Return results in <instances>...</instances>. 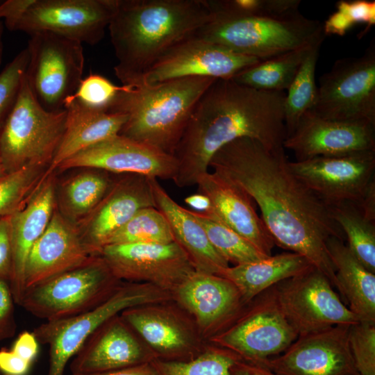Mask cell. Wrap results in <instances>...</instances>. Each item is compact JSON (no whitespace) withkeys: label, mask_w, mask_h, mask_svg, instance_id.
<instances>
[{"label":"cell","mask_w":375,"mask_h":375,"mask_svg":"<svg viewBox=\"0 0 375 375\" xmlns=\"http://www.w3.org/2000/svg\"><path fill=\"white\" fill-rule=\"evenodd\" d=\"M120 314L101 324L70 360L74 374H92L127 368L157 358Z\"/></svg>","instance_id":"obj_20"},{"label":"cell","mask_w":375,"mask_h":375,"mask_svg":"<svg viewBox=\"0 0 375 375\" xmlns=\"http://www.w3.org/2000/svg\"><path fill=\"white\" fill-rule=\"evenodd\" d=\"M194 35L260 60L323 42L325 38L322 24L301 13L283 18L212 15Z\"/></svg>","instance_id":"obj_5"},{"label":"cell","mask_w":375,"mask_h":375,"mask_svg":"<svg viewBox=\"0 0 375 375\" xmlns=\"http://www.w3.org/2000/svg\"><path fill=\"white\" fill-rule=\"evenodd\" d=\"M289 167L310 190L328 206L361 204L375 182V151L289 161Z\"/></svg>","instance_id":"obj_13"},{"label":"cell","mask_w":375,"mask_h":375,"mask_svg":"<svg viewBox=\"0 0 375 375\" xmlns=\"http://www.w3.org/2000/svg\"><path fill=\"white\" fill-rule=\"evenodd\" d=\"M69 375H160L153 361L121 369L92 374Z\"/></svg>","instance_id":"obj_49"},{"label":"cell","mask_w":375,"mask_h":375,"mask_svg":"<svg viewBox=\"0 0 375 375\" xmlns=\"http://www.w3.org/2000/svg\"><path fill=\"white\" fill-rule=\"evenodd\" d=\"M274 286L280 306L298 336L359 322L328 278L314 267Z\"/></svg>","instance_id":"obj_12"},{"label":"cell","mask_w":375,"mask_h":375,"mask_svg":"<svg viewBox=\"0 0 375 375\" xmlns=\"http://www.w3.org/2000/svg\"><path fill=\"white\" fill-rule=\"evenodd\" d=\"M64 133L46 176L67 159L103 140L119 134L127 115L88 107L76 99H67Z\"/></svg>","instance_id":"obj_28"},{"label":"cell","mask_w":375,"mask_h":375,"mask_svg":"<svg viewBox=\"0 0 375 375\" xmlns=\"http://www.w3.org/2000/svg\"><path fill=\"white\" fill-rule=\"evenodd\" d=\"M2 35H3V25H2L1 22H0V64L1 62L2 55H3Z\"/></svg>","instance_id":"obj_52"},{"label":"cell","mask_w":375,"mask_h":375,"mask_svg":"<svg viewBox=\"0 0 375 375\" xmlns=\"http://www.w3.org/2000/svg\"><path fill=\"white\" fill-rule=\"evenodd\" d=\"M0 375H8V374H3L2 372H0Z\"/></svg>","instance_id":"obj_54"},{"label":"cell","mask_w":375,"mask_h":375,"mask_svg":"<svg viewBox=\"0 0 375 375\" xmlns=\"http://www.w3.org/2000/svg\"><path fill=\"white\" fill-rule=\"evenodd\" d=\"M349 328L338 325L298 336L265 367L278 375H360L349 344Z\"/></svg>","instance_id":"obj_17"},{"label":"cell","mask_w":375,"mask_h":375,"mask_svg":"<svg viewBox=\"0 0 375 375\" xmlns=\"http://www.w3.org/2000/svg\"><path fill=\"white\" fill-rule=\"evenodd\" d=\"M25 74L15 104L0 131V159L7 174L50 165L65 131L66 110L43 108Z\"/></svg>","instance_id":"obj_6"},{"label":"cell","mask_w":375,"mask_h":375,"mask_svg":"<svg viewBox=\"0 0 375 375\" xmlns=\"http://www.w3.org/2000/svg\"><path fill=\"white\" fill-rule=\"evenodd\" d=\"M297 338L280 306L274 285L246 304L210 340L244 361L265 367L272 356L284 352Z\"/></svg>","instance_id":"obj_9"},{"label":"cell","mask_w":375,"mask_h":375,"mask_svg":"<svg viewBox=\"0 0 375 375\" xmlns=\"http://www.w3.org/2000/svg\"><path fill=\"white\" fill-rule=\"evenodd\" d=\"M197 185L199 192L207 196L211 203L210 212L203 214L221 222L265 255H272L274 241L246 192L210 171L198 179Z\"/></svg>","instance_id":"obj_22"},{"label":"cell","mask_w":375,"mask_h":375,"mask_svg":"<svg viewBox=\"0 0 375 375\" xmlns=\"http://www.w3.org/2000/svg\"><path fill=\"white\" fill-rule=\"evenodd\" d=\"M191 212L204 228L214 249L228 263L238 265L269 256L221 222L201 212L193 210Z\"/></svg>","instance_id":"obj_34"},{"label":"cell","mask_w":375,"mask_h":375,"mask_svg":"<svg viewBox=\"0 0 375 375\" xmlns=\"http://www.w3.org/2000/svg\"><path fill=\"white\" fill-rule=\"evenodd\" d=\"M215 80L191 77L124 85L108 112L127 115L119 135L173 156L195 106Z\"/></svg>","instance_id":"obj_4"},{"label":"cell","mask_w":375,"mask_h":375,"mask_svg":"<svg viewBox=\"0 0 375 375\" xmlns=\"http://www.w3.org/2000/svg\"><path fill=\"white\" fill-rule=\"evenodd\" d=\"M212 19L203 0H117L108 26L122 85L134 86L165 53Z\"/></svg>","instance_id":"obj_3"},{"label":"cell","mask_w":375,"mask_h":375,"mask_svg":"<svg viewBox=\"0 0 375 375\" xmlns=\"http://www.w3.org/2000/svg\"><path fill=\"white\" fill-rule=\"evenodd\" d=\"M122 281L99 256L25 290L21 306L35 317L52 321L83 313L104 301Z\"/></svg>","instance_id":"obj_8"},{"label":"cell","mask_w":375,"mask_h":375,"mask_svg":"<svg viewBox=\"0 0 375 375\" xmlns=\"http://www.w3.org/2000/svg\"><path fill=\"white\" fill-rule=\"evenodd\" d=\"M322 43L311 47L287 90L288 93H285L284 119L286 137L293 133L302 115L311 110L315 103L317 95L315 70Z\"/></svg>","instance_id":"obj_33"},{"label":"cell","mask_w":375,"mask_h":375,"mask_svg":"<svg viewBox=\"0 0 375 375\" xmlns=\"http://www.w3.org/2000/svg\"><path fill=\"white\" fill-rule=\"evenodd\" d=\"M153 305L129 308L120 315L157 358L185 360L197 356L201 351L190 329L170 311Z\"/></svg>","instance_id":"obj_26"},{"label":"cell","mask_w":375,"mask_h":375,"mask_svg":"<svg viewBox=\"0 0 375 375\" xmlns=\"http://www.w3.org/2000/svg\"><path fill=\"white\" fill-rule=\"evenodd\" d=\"M91 256L83 238L60 215L54 212L28 256L25 290L82 265Z\"/></svg>","instance_id":"obj_24"},{"label":"cell","mask_w":375,"mask_h":375,"mask_svg":"<svg viewBox=\"0 0 375 375\" xmlns=\"http://www.w3.org/2000/svg\"><path fill=\"white\" fill-rule=\"evenodd\" d=\"M172 297L171 292L151 284L122 282L104 301L90 310L38 326L33 333L39 344H47L49 349L47 375H64L67 364L85 341L109 319L127 308L159 304Z\"/></svg>","instance_id":"obj_7"},{"label":"cell","mask_w":375,"mask_h":375,"mask_svg":"<svg viewBox=\"0 0 375 375\" xmlns=\"http://www.w3.org/2000/svg\"><path fill=\"white\" fill-rule=\"evenodd\" d=\"M110 181L103 174L87 173L73 178L66 188L68 203L77 214L89 212L101 201Z\"/></svg>","instance_id":"obj_39"},{"label":"cell","mask_w":375,"mask_h":375,"mask_svg":"<svg viewBox=\"0 0 375 375\" xmlns=\"http://www.w3.org/2000/svg\"><path fill=\"white\" fill-rule=\"evenodd\" d=\"M336 8L345 14L353 26L358 23L366 24L364 31L358 35L360 38L375 24V1L341 0L337 2Z\"/></svg>","instance_id":"obj_43"},{"label":"cell","mask_w":375,"mask_h":375,"mask_svg":"<svg viewBox=\"0 0 375 375\" xmlns=\"http://www.w3.org/2000/svg\"><path fill=\"white\" fill-rule=\"evenodd\" d=\"M10 349L32 364L38 353L39 342L33 332L25 331L19 335Z\"/></svg>","instance_id":"obj_46"},{"label":"cell","mask_w":375,"mask_h":375,"mask_svg":"<svg viewBox=\"0 0 375 375\" xmlns=\"http://www.w3.org/2000/svg\"><path fill=\"white\" fill-rule=\"evenodd\" d=\"M349 344L360 375H375V323L358 322L349 326Z\"/></svg>","instance_id":"obj_42"},{"label":"cell","mask_w":375,"mask_h":375,"mask_svg":"<svg viewBox=\"0 0 375 375\" xmlns=\"http://www.w3.org/2000/svg\"><path fill=\"white\" fill-rule=\"evenodd\" d=\"M212 15L244 17L263 15L289 17L299 14L300 0H203Z\"/></svg>","instance_id":"obj_37"},{"label":"cell","mask_w":375,"mask_h":375,"mask_svg":"<svg viewBox=\"0 0 375 375\" xmlns=\"http://www.w3.org/2000/svg\"><path fill=\"white\" fill-rule=\"evenodd\" d=\"M239 359L233 352L214 345L188 360L156 358L153 362L160 375H232L231 368Z\"/></svg>","instance_id":"obj_36"},{"label":"cell","mask_w":375,"mask_h":375,"mask_svg":"<svg viewBox=\"0 0 375 375\" xmlns=\"http://www.w3.org/2000/svg\"><path fill=\"white\" fill-rule=\"evenodd\" d=\"M78 167L173 181L177 162L172 155L118 134L77 153L58 169Z\"/></svg>","instance_id":"obj_19"},{"label":"cell","mask_w":375,"mask_h":375,"mask_svg":"<svg viewBox=\"0 0 375 375\" xmlns=\"http://www.w3.org/2000/svg\"><path fill=\"white\" fill-rule=\"evenodd\" d=\"M283 146L294 153L296 160L375 151V124L324 119L308 110Z\"/></svg>","instance_id":"obj_18"},{"label":"cell","mask_w":375,"mask_h":375,"mask_svg":"<svg viewBox=\"0 0 375 375\" xmlns=\"http://www.w3.org/2000/svg\"><path fill=\"white\" fill-rule=\"evenodd\" d=\"M32 364L21 358L11 349L0 351V372L8 375H26Z\"/></svg>","instance_id":"obj_48"},{"label":"cell","mask_w":375,"mask_h":375,"mask_svg":"<svg viewBox=\"0 0 375 375\" xmlns=\"http://www.w3.org/2000/svg\"><path fill=\"white\" fill-rule=\"evenodd\" d=\"M85 243L91 256H98L109 238L140 210L156 207L151 177L137 174L110 185L97 206Z\"/></svg>","instance_id":"obj_23"},{"label":"cell","mask_w":375,"mask_h":375,"mask_svg":"<svg viewBox=\"0 0 375 375\" xmlns=\"http://www.w3.org/2000/svg\"><path fill=\"white\" fill-rule=\"evenodd\" d=\"M285 149L270 150L242 138L219 149L209 163L212 172L254 200L275 244L305 257L336 286L326 247L331 237L345 235L331 207L291 172Z\"/></svg>","instance_id":"obj_1"},{"label":"cell","mask_w":375,"mask_h":375,"mask_svg":"<svg viewBox=\"0 0 375 375\" xmlns=\"http://www.w3.org/2000/svg\"><path fill=\"white\" fill-rule=\"evenodd\" d=\"M315 115L338 121L375 124V42L358 57L337 60L319 79Z\"/></svg>","instance_id":"obj_11"},{"label":"cell","mask_w":375,"mask_h":375,"mask_svg":"<svg viewBox=\"0 0 375 375\" xmlns=\"http://www.w3.org/2000/svg\"><path fill=\"white\" fill-rule=\"evenodd\" d=\"M335 270L336 288L359 322L375 323V274L354 256L344 241L331 237L326 242Z\"/></svg>","instance_id":"obj_29"},{"label":"cell","mask_w":375,"mask_h":375,"mask_svg":"<svg viewBox=\"0 0 375 375\" xmlns=\"http://www.w3.org/2000/svg\"><path fill=\"white\" fill-rule=\"evenodd\" d=\"M33 0H8L0 4V19H5V24L10 31L15 27Z\"/></svg>","instance_id":"obj_47"},{"label":"cell","mask_w":375,"mask_h":375,"mask_svg":"<svg viewBox=\"0 0 375 375\" xmlns=\"http://www.w3.org/2000/svg\"><path fill=\"white\" fill-rule=\"evenodd\" d=\"M172 242L173 235L163 214L156 207H147L138 211L124 226L109 238L105 245Z\"/></svg>","instance_id":"obj_35"},{"label":"cell","mask_w":375,"mask_h":375,"mask_svg":"<svg viewBox=\"0 0 375 375\" xmlns=\"http://www.w3.org/2000/svg\"><path fill=\"white\" fill-rule=\"evenodd\" d=\"M285 97V92L256 90L232 79L215 80L195 106L174 153L175 185L180 188L197 185L209 171L214 154L235 140L251 138L270 150L284 148Z\"/></svg>","instance_id":"obj_2"},{"label":"cell","mask_w":375,"mask_h":375,"mask_svg":"<svg viewBox=\"0 0 375 375\" xmlns=\"http://www.w3.org/2000/svg\"><path fill=\"white\" fill-rule=\"evenodd\" d=\"M12 248L10 215L0 218V277L9 283L11 274Z\"/></svg>","instance_id":"obj_45"},{"label":"cell","mask_w":375,"mask_h":375,"mask_svg":"<svg viewBox=\"0 0 375 375\" xmlns=\"http://www.w3.org/2000/svg\"><path fill=\"white\" fill-rule=\"evenodd\" d=\"M156 207L166 218L174 241L185 252L197 272L219 275L229 263L214 249L201 224L177 203L158 181L151 177Z\"/></svg>","instance_id":"obj_27"},{"label":"cell","mask_w":375,"mask_h":375,"mask_svg":"<svg viewBox=\"0 0 375 375\" xmlns=\"http://www.w3.org/2000/svg\"><path fill=\"white\" fill-rule=\"evenodd\" d=\"M28 61L29 53L26 48L0 73V130L15 104Z\"/></svg>","instance_id":"obj_40"},{"label":"cell","mask_w":375,"mask_h":375,"mask_svg":"<svg viewBox=\"0 0 375 375\" xmlns=\"http://www.w3.org/2000/svg\"><path fill=\"white\" fill-rule=\"evenodd\" d=\"M232 375H278L267 367L253 365L242 359L238 360L231 368Z\"/></svg>","instance_id":"obj_50"},{"label":"cell","mask_w":375,"mask_h":375,"mask_svg":"<svg viewBox=\"0 0 375 375\" xmlns=\"http://www.w3.org/2000/svg\"><path fill=\"white\" fill-rule=\"evenodd\" d=\"M29 35L25 74L28 86L43 108L64 110L65 101L74 94L83 78L82 43L49 31Z\"/></svg>","instance_id":"obj_10"},{"label":"cell","mask_w":375,"mask_h":375,"mask_svg":"<svg viewBox=\"0 0 375 375\" xmlns=\"http://www.w3.org/2000/svg\"><path fill=\"white\" fill-rule=\"evenodd\" d=\"M54 188L48 179L40 185L27 203L10 215L12 248L9 280L14 301L21 306L25 292L24 274L29 252L43 234L53 215Z\"/></svg>","instance_id":"obj_25"},{"label":"cell","mask_w":375,"mask_h":375,"mask_svg":"<svg viewBox=\"0 0 375 375\" xmlns=\"http://www.w3.org/2000/svg\"><path fill=\"white\" fill-rule=\"evenodd\" d=\"M312 267L303 256L285 252L252 262L228 266L219 276L228 279L236 286L246 305L268 288L301 274Z\"/></svg>","instance_id":"obj_30"},{"label":"cell","mask_w":375,"mask_h":375,"mask_svg":"<svg viewBox=\"0 0 375 375\" xmlns=\"http://www.w3.org/2000/svg\"><path fill=\"white\" fill-rule=\"evenodd\" d=\"M117 0H33L14 31L52 32L94 45L103 38Z\"/></svg>","instance_id":"obj_15"},{"label":"cell","mask_w":375,"mask_h":375,"mask_svg":"<svg viewBox=\"0 0 375 375\" xmlns=\"http://www.w3.org/2000/svg\"><path fill=\"white\" fill-rule=\"evenodd\" d=\"M260 61L194 35L165 53L134 86L191 77L231 79Z\"/></svg>","instance_id":"obj_16"},{"label":"cell","mask_w":375,"mask_h":375,"mask_svg":"<svg viewBox=\"0 0 375 375\" xmlns=\"http://www.w3.org/2000/svg\"><path fill=\"white\" fill-rule=\"evenodd\" d=\"M172 294L194 316L200 329L212 335L233 322L245 306L231 281L197 271L181 283Z\"/></svg>","instance_id":"obj_21"},{"label":"cell","mask_w":375,"mask_h":375,"mask_svg":"<svg viewBox=\"0 0 375 375\" xmlns=\"http://www.w3.org/2000/svg\"><path fill=\"white\" fill-rule=\"evenodd\" d=\"M40 169L26 167L0 178V217L11 215L27 203L47 178H42Z\"/></svg>","instance_id":"obj_38"},{"label":"cell","mask_w":375,"mask_h":375,"mask_svg":"<svg viewBox=\"0 0 375 375\" xmlns=\"http://www.w3.org/2000/svg\"><path fill=\"white\" fill-rule=\"evenodd\" d=\"M6 174H7V173L6 172V171L4 169V167H3V165H2V162L1 161V159H0V178L3 177Z\"/></svg>","instance_id":"obj_53"},{"label":"cell","mask_w":375,"mask_h":375,"mask_svg":"<svg viewBox=\"0 0 375 375\" xmlns=\"http://www.w3.org/2000/svg\"><path fill=\"white\" fill-rule=\"evenodd\" d=\"M124 88V85H115L103 76L90 73L82 78L74 94L67 99H76L88 107L108 111L118 93Z\"/></svg>","instance_id":"obj_41"},{"label":"cell","mask_w":375,"mask_h":375,"mask_svg":"<svg viewBox=\"0 0 375 375\" xmlns=\"http://www.w3.org/2000/svg\"><path fill=\"white\" fill-rule=\"evenodd\" d=\"M185 202L196 212L206 214L211 210V203L208 197L199 192L187 197Z\"/></svg>","instance_id":"obj_51"},{"label":"cell","mask_w":375,"mask_h":375,"mask_svg":"<svg viewBox=\"0 0 375 375\" xmlns=\"http://www.w3.org/2000/svg\"><path fill=\"white\" fill-rule=\"evenodd\" d=\"M315 44L261 60L242 71L231 79L239 84L256 90L284 92L288 89L305 57Z\"/></svg>","instance_id":"obj_31"},{"label":"cell","mask_w":375,"mask_h":375,"mask_svg":"<svg viewBox=\"0 0 375 375\" xmlns=\"http://www.w3.org/2000/svg\"><path fill=\"white\" fill-rule=\"evenodd\" d=\"M98 256L118 280L149 283L171 293L196 271L188 255L174 241L107 244Z\"/></svg>","instance_id":"obj_14"},{"label":"cell","mask_w":375,"mask_h":375,"mask_svg":"<svg viewBox=\"0 0 375 375\" xmlns=\"http://www.w3.org/2000/svg\"><path fill=\"white\" fill-rule=\"evenodd\" d=\"M329 206L348 241L349 250L365 268L375 274V222L368 219L355 203L344 202Z\"/></svg>","instance_id":"obj_32"},{"label":"cell","mask_w":375,"mask_h":375,"mask_svg":"<svg viewBox=\"0 0 375 375\" xmlns=\"http://www.w3.org/2000/svg\"><path fill=\"white\" fill-rule=\"evenodd\" d=\"M15 303L8 281L0 277V342L15 333Z\"/></svg>","instance_id":"obj_44"}]
</instances>
